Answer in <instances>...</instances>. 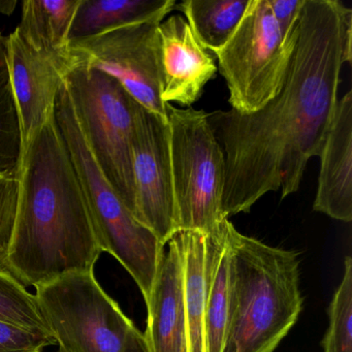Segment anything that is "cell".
<instances>
[{"mask_svg": "<svg viewBox=\"0 0 352 352\" xmlns=\"http://www.w3.org/2000/svg\"><path fill=\"white\" fill-rule=\"evenodd\" d=\"M172 3L173 0H81L69 30V44L146 19Z\"/></svg>", "mask_w": 352, "mask_h": 352, "instance_id": "ac0fdd59", "label": "cell"}, {"mask_svg": "<svg viewBox=\"0 0 352 352\" xmlns=\"http://www.w3.org/2000/svg\"><path fill=\"white\" fill-rule=\"evenodd\" d=\"M296 32L284 40L267 0H250L236 32L215 53L232 110L255 112L280 91Z\"/></svg>", "mask_w": 352, "mask_h": 352, "instance_id": "ba28073f", "label": "cell"}, {"mask_svg": "<svg viewBox=\"0 0 352 352\" xmlns=\"http://www.w3.org/2000/svg\"><path fill=\"white\" fill-rule=\"evenodd\" d=\"M18 175H0V265L9 252L19 205Z\"/></svg>", "mask_w": 352, "mask_h": 352, "instance_id": "603a6c76", "label": "cell"}, {"mask_svg": "<svg viewBox=\"0 0 352 352\" xmlns=\"http://www.w3.org/2000/svg\"><path fill=\"white\" fill-rule=\"evenodd\" d=\"M329 327L322 341L324 352H352V258L329 307Z\"/></svg>", "mask_w": 352, "mask_h": 352, "instance_id": "7402d4cb", "label": "cell"}, {"mask_svg": "<svg viewBox=\"0 0 352 352\" xmlns=\"http://www.w3.org/2000/svg\"><path fill=\"white\" fill-rule=\"evenodd\" d=\"M352 59V10L338 0H305L280 91L252 113H208L226 157L222 213H249L269 192L300 189L319 156L337 107L343 65Z\"/></svg>", "mask_w": 352, "mask_h": 352, "instance_id": "6da1fadb", "label": "cell"}, {"mask_svg": "<svg viewBox=\"0 0 352 352\" xmlns=\"http://www.w3.org/2000/svg\"><path fill=\"white\" fill-rule=\"evenodd\" d=\"M173 197L179 232L218 236L228 218L222 213L226 157L208 113L166 104Z\"/></svg>", "mask_w": 352, "mask_h": 352, "instance_id": "8992f818", "label": "cell"}, {"mask_svg": "<svg viewBox=\"0 0 352 352\" xmlns=\"http://www.w3.org/2000/svg\"><path fill=\"white\" fill-rule=\"evenodd\" d=\"M81 0H26L17 30L38 50H69V34Z\"/></svg>", "mask_w": 352, "mask_h": 352, "instance_id": "e0dca14e", "label": "cell"}, {"mask_svg": "<svg viewBox=\"0 0 352 352\" xmlns=\"http://www.w3.org/2000/svg\"><path fill=\"white\" fill-rule=\"evenodd\" d=\"M123 352H151L145 336L137 327H133L129 331Z\"/></svg>", "mask_w": 352, "mask_h": 352, "instance_id": "484cf974", "label": "cell"}, {"mask_svg": "<svg viewBox=\"0 0 352 352\" xmlns=\"http://www.w3.org/2000/svg\"><path fill=\"white\" fill-rule=\"evenodd\" d=\"M36 289L59 352H123L135 324L102 289L94 271L67 274Z\"/></svg>", "mask_w": 352, "mask_h": 352, "instance_id": "52a82bcc", "label": "cell"}, {"mask_svg": "<svg viewBox=\"0 0 352 352\" xmlns=\"http://www.w3.org/2000/svg\"><path fill=\"white\" fill-rule=\"evenodd\" d=\"M41 352H44V351H41Z\"/></svg>", "mask_w": 352, "mask_h": 352, "instance_id": "83f0119b", "label": "cell"}, {"mask_svg": "<svg viewBox=\"0 0 352 352\" xmlns=\"http://www.w3.org/2000/svg\"><path fill=\"white\" fill-rule=\"evenodd\" d=\"M135 219L162 245L178 232L168 122L139 104L133 139Z\"/></svg>", "mask_w": 352, "mask_h": 352, "instance_id": "30bf717a", "label": "cell"}, {"mask_svg": "<svg viewBox=\"0 0 352 352\" xmlns=\"http://www.w3.org/2000/svg\"><path fill=\"white\" fill-rule=\"evenodd\" d=\"M63 85L98 168L133 215V139L139 102L118 80L74 57Z\"/></svg>", "mask_w": 352, "mask_h": 352, "instance_id": "5b68a950", "label": "cell"}, {"mask_svg": "<svg viewBox=\"0 0 352 352\" xmlns=\"http://www.w3.org/2000/svg\"><path fill=\"white\" fill-rule=\"evenodd\" d=\"M250 0H184L179 11L204 48L216 53L223 48L242 21Z\"/></svg>", "mask_w": 352, "mask_h": 352, "instance_id": "d6986e66", "label": "cell"}, {"mask_svg": "<svg viewBox=\"0 0 352 352\" xmlns=\"http://www.w3.org/2000/svg\"><path fill=\"white\" fill-rule=\"evenodd\" d=\"M226 220L218 236H207L208 278L206 292V352H222L230 305V250Z\"/></svg>", "mask_w": 352, "mask_h": 352, "instance_id": "2e32d148", "label": "cell"}, {"mask_svg": "<svg viewBox=\"0 0 352 352\" xmlns=\"http://www.w3.org/2000/svg\"><path fill=\"white\" fill-rule=\"evenodd\" d=\"M0 322L51 337L36 294H30L3 267H0Z\"/></svg>", "mask_w": 352, "mask_h": 352, "instance_id": "44dd1931", "label": "cell"}, {"mask_svg": "<svg viewBox=\"0 0 352 352\" xmlns=\"http://www.w3.org/2000/svg\"><path fill=\"white\" fill-rule=\"evenodd\" d=\"M8 65L21 124L22 148L55 112L59 90L73 57L38 50L16 28L7 38Z\"/></svg>", "mask_w": 352, "mask_h": 352, "instance_id": "8fae6325", "label": "cell"}, {"mask_svg": "<svg viewBox=\"0 0 352 352\" xmlns=\"http://www.w3.org/2000/svg\"><path fill=\"white\" fill-rule=\"evenodd\" d=\"M17 5V0H0V14L11 16Z\"/></svg>", "mask_w": 352, "mask_h": 352, "instance_id": "4316f807", "label": "cell"}, {"mask_svg": "<svg viewBox=\"0 0 352 352\" xmlns=\"http://www.w3.org/2000/svg\"><path fill=\"white\" fill-rule=\"evenodd\" d=\"M176 5V0H173L168 7L146 19L69 44L76 60L118 80L141 106L166 122L158 28Z\"/></svg>", "mask_w": 352, "mask_h": 352, "instance_id": "9c48e42d", "label": "cell"}, {"mask_svg": "<svg viewBox=\"0 0 352 352\" xmlns=\"http://www.w3.org/2000/svg\"><path fill=\"white\" fill-rule=\"evenodd\" d=\"M160 63L164 104L190 108L217 73L216 59L204 48L180 15L170 16L160 24Z\"/></svg>", "mask_w": 352, "mask_h": 352, "instance_id": "7c38bea8", "label": "cell"}, {"mask_svg": "<svg viewBox=\"0 0 352 352\" xmlns=\"http://www.w3.org/2000/svg\"><path fill=\"white\" fill-rule=\"evenodd\" d=\"M230 305L222 352H274L300 316V258L244 236L228 220Z\"/></svg>", "mask_w": 352, "mask_h": 352, "instance_id": "3957f363", "label": "cell"}, {"mask_svg": "<svg viewBox=\"0 0 352 352\" xmlns=\"http://www.w3.org/2000/svg\"><path fill=\"white\" fill-rule=\"evenodd\" d=\"M13 238L0 267L38 288L94 271L102 254L85 193L55 112L23 149Z\"/></svg>", "mask_w": 352, "mask_h": 352, "instance_id": "7a4b0ae2", "label": "cell"}, {"mask_svg": "<svg viewBox=\"0 0 352 352\" xmlns=\"http://www.w3.org/2000/svg\"><path fill=\"white\" fill-rule=\"evenodd\" d=\"M55 118L85 193L98 246L131 274L147 302L164 246L133 217L98 168L63 84L55 104Z\"/></svg>", "mask_w": 352, "mask_h": 352, "instance_id": "277c9868", "label": "cell"}, {"mask_svg": "<svg viewBox=\"0 0 352 352\" xmlns=\"http://www.w3.org/2000/svg\"><path fill=\"white\" fill-rule=\"evenodd\" d=\"M282 38L290 40L298 28L305 0H267Z\"/></svg>", "mask_w": 352, "mask_h": 352, "instance_id": "d4e9b609", "label": "cell"}, {"mask_svg": "<svg viewBox=\"0 0 352 352\" xmlns=\"http://www.w3.org/2000/svg\"><path fill=\"white\" fill-rule=\"evenodd\" d=\"M54 344L50 336L0 322V352H41Z\"/></svg>", "mask_w": 352, "mask_h": 352, "instance_id": "cb8c5ba5", "label": "cell"}, {"mask_svg": "<svg viewBox=\"0 0 352 352\" xmlns=\"http://www.w3.org/2000/svg\"><path fill=\"white\" fill-rule=\"evenodd\" d=\"M146 333L151 352H188L183 306V258L176 234L164 245L149 300Z\"/></svg>", "mask_w": 352, "mask_h": 352, "instance_id": "5bb4252c", "label": "cell"}, {"mask_svg": "<svg viewBox=\"0 0 352 352\" xmlns=\"http://www.w3.org/2000/svg\"><path fill=\"white\" fill-rule=\"evenodd\" d=\"M22 133L8 65L7 38L0 32V175H18Z\"/></svg>", "mask_w": 352, "mask_h": 352, "instance_id": "ffe728a7", "label": "cell"}, {"mask_svg": "<svg viewBox=\"0 0 352 352\" xmlns=\"http://www.w3.org/2000/svg\"><path fill=\"white\" fill-rule=\"evenodd\" d=\"M176 236L183 258V306L188 352H206L207 236L197 232H179Z\"/></svg>", "mask_w": 352, "mask_h": 352, "instance_id": "9a60e30c", "label": "cell"}, {"mask_svg": "<svg viewBox=\"0 0 352 352\" xmlns=\"http://www.w3.org/2000/svg\"><path fill=\"white\" fill-rule=\"evenodd\" d=\"M313 210L333 219L352 220V91L340 98L321 148Z\"/></svg>", "mask_w": 352, "mask_h": 352, "instance_id": "4fadbf2b", "label": "cell"}]
</instances>
